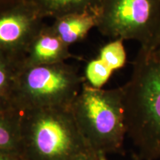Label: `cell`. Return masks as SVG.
Returning <instances> with one entry per match:
<instances>
[{
  "mask_svg": "<svg viewBox=\"0 0 160 160\" xmlns=\"http://www.w3.org/2000/svg\"><path fill=\"white\" fill-rule=\"evenodd\" d=\"M71 57L69 46L52 31L51 26L45 23L26 47L17 66L22 68L63 62Z\"/></svg>",
  "mask_w": 160,
  "mask_h": 160,
  "instance_id": "obj_7",
  "label": "cell"
},
{
  "mask_svg": "<svg viewBox=\"0 0 160 160\" xmlns=\"http://www.w3.org/2000/svg\"><path fill=\"white\" fill-rule=\"evenodd\" d=\"M123 89L126 133L142 160L160 159V49L140 47Z\"/></svg>",
  "mask_w": 160,
  "mask_h": 160,
  "instance_id": "obj_1",
  "label": "cell"
},
{
  "mask_svg": "<svg viewBox=\"0 0 160 160\" xmlns=\"http://www.w3.org/2000/svg\"><path fill=\"white\" fill-rule=\"evenodd\" d=\"M113 71L107 65L97 59H92L86 65L85 79L86 82L96 88H102L107 83Z\"/></svg>",
  "mask_w": 160,
  "mask_h": 160,
  "instance_id": "obj_13",
  "label": "cell"
},
{
  "mask_svg": "<svg viewBox=\"0 0 160 160\" xmlns=\"http://www.w3.org/2000/svg\"><path fill=\"white\" fill-rule=\"evenodd\" d=\"M159 46H160V45H159Z\"/></svg>",
  "mask_w": 160,
  "mask_h": 160,
  "instance_id": "obj_20",
  "label": "cell"
},
{
  "mask_svg": "<svg viewBox=\"0 0 160 160\" xmlns=\"http://www.w3.org/2000/svg\"><path fill=\"white\" fill-rule=\"evenodd\" d=\"M99 155L93 151L86 152L70 160H99Z\"/></svg>",
  "mask_w": 160,
  "mask_h": 160,
  "instance_id": "obj_15",
  "label": "cell"
},
{
  "mask_svg": "<svg viewBox=\"0 0 160 160\" xmlns=\"http://www.w3.org/2000/svg\"><path fill=\"white\" fill-rule=\"evenodd\" d=\"M17 71V63L0 53V105H11Z\"/></svg>",
  "mask_w": 160,
  "mask_h": 160,
  "instance_id": "obj_11",
  "label": "cell"
},
{
  "mask_svg": "<svg viewBox=\"0 0 160 160\" xmlns=\"http://www.w3.org/2000/svg\"><path fill=\"white\" fill-rule=\"evenodd\" d=\"M44 19L71 13H91L99 16L104 0H31Z\"/></svg>",
  "mask_w": 160,
  "mask_h": 160,
  "instance_id": "obj_9",
  "label": "cell"
},
{
  "mask_svg": "<svg viewBox=\"0 0 160 160\" xmlns=\"http://www.w3.org/2000/svg\"><path fill=\"white\" fill-rule=\"evenodd\" d=\"M159 48V49H160V46H159V48Z\"/></svg>",
  "mask_w": 160,
  "mask_h": 160,
  "instance_id": "obj_19",
  "label": "cell"
},
{
  "mask_svg": "<svg viewBox=\"0 0 160 160\" xmlns=\"http://www.w3.org/2000/svg\"><path fill=\"white\" fill-rule=\"evenodd\" d=\"M111 39L135 40L140 47L160 45V0H104L96 28Z\"/></svg>",
  "mask_w": 160,
  "mask_h": 160,
  "instance_id": "obj_5",
  "label": "cell"
},
{
  "mask_svg": "<svg viewBox=\"0 0 160 160\" xmlns=\"http://www.w3.org/2000/svg\"><path fill=\"white\" fill-rule=\"evenodd\" d=\"M21 114V155L25 160H70L89 147L71 106L35 110Z\"/></svg>",
  "mask_w": 160,
  "mask_h": 160,
  "instance_id": "obj_2",
  "label": "cell"
},
{
  "mask_svg": "<svg viewBox=\"0 0 160 160\" xmlns=\"http://www.w3.org/2000/svg\"><path fill=\"white\" fill-rule=\"evenodd\" d=\"M99 59L107 65L112 71L120 69L126 62V51L124 40L121 39H112L99 50Z\"/></svg>",
  "mask_w": 160,
  "mask_h": 160,
  "instance_id": "obj_12",
  "label": "cell"
},
{
  "mask_svg": "<svg viewBox=\"0 0 160 160\" xmlns=\"http://www.w3.org/2000/svg\"><path fill=\"white\" fill-rule=\"evenodd\" d=\"M99 15L91 13H71L54 19L51 28L60 39L68 45L82 41L91 29L97 28Z\"/></svg>",
  "mask_w": 160,
  "mask_h": 160,
  "instance_id": "obj_8",
  "label": "cell"
},
{
  "mask_svg": "<svg viewBox=\"0 0 160 160\" xmlns=\"http://www.w3.org/2000/svg\"><path fill=\"white\" fill-rule=\"evenodd\" d=\"M133 159L134 160H142L139 157H138L137 155H136V154H133Z\"/></svg>",
  "mask_w": 160,
  "mask_h": 160,
  "instance_id": "obj_18",
  "label": "cell"
},
{
  "mask_svg": "<svg viewBox=\"0 0 160 160\" xmlns=\"http://www.w3.org/2000/svg\"><path fill=\"white\" fill-rule=\"evenodd\" d=\"M19 0H0V11Z\"/></svg>",
  "mask_w": 160,
  "mask_h": 160,
  "instance_id": "obj_16",
  "label": "cell"
},
{
  "mask_svg": "<svg viewBox=\"0 0 160 160\" xmlns=\"http://www.w3.org/2000/svg\"><path fill=\"white\" fill-rule=\"evenodd\" d=\"M99 160H108V159H106V155H104V154H99Z\"/></svg>",
  "mask_w": 160,
  "mask_h": 160,
  "instance_id": "obj_17",
  "label": "cell"
},
{
  "mask_svg": "<svg viewBox=\"0 0 160 160\" xmlns=\"http://www.w3.org/2000/svg\"><path fill=\"white\" fill-rule=\"evenodd\" d=\"M0 150L21 154V114L9 105H0Z\"/></svg>",
  "mask_w": 160,
  "mask_h": 160,
  "instance_id": "obj_10",
  "label": "cell"
},
{
  "mask_svg": "<svg viewBox=\"0 0 160 160\" xmlns=\"http://www.w3.org/2000/svg\"><path fill=\"white\" fill-rule=\"evenodd\" d=\"M44 18L31 0H19L0 11V53L18 63Z\"/></svg>",
  "mask_w": 160,
  "mask_h": 160,
  "instance_id": "obj_6",
  "label": "cell"
},
{
  "mask_svg": "<svg viewBox=\"0 0 160 160\" xmlns=\"http://www.w3.org/2000/svg\"><path fill=\"white\" fill-rule=\"evenodd\" d=\"M0 160H25L22 156L14 152L0 150Z\"/></svg>",
  "mask_w": 160,
  "mask_h": 160,
  "instance_id": "obj_14",
  "label": "cell"
},
{
  "mask_svg": "<svg viewBox=\"0 0 160 160\" xmlns=\"http://www.w3.org/2000/svg\"><path fill=\"white\" fill-rule=\"evenodd\" d=\"M71 108L82 134L98 154L118 153L127 135L122 87L96 88L85 82Z\"/></svg>",
  "mask_w": 160,
  "mask_h": 160,
  "instance_id": "obj_3",
  "label": "cell"
},
{
  "mask_svg": "<svg viewBox=\"0 0 160 160\" xmlns=\"http://www.w3.org/2000/svg\"><path fill=\"white\" fill-rule=\"evenodd\" d=\"M85 82L66 62L18 68L11 105L19 113L70 107Z\"/></svg>",
  "mask_w": 160,
  "mask_h": 160,
  "instance_id": "obj_4",
  "label": "cell"
}]
</instances>
